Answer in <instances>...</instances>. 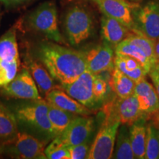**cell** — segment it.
<instances>
[{
	"label": "cell",
	"instance_id": "44dd1931",
	"mask_svg": "<svg viewBox=\"0 0 159 159\" xmlns=\"http://www.w3.org/2000/svg\"><path fill=\"white\" fill-rule=\"evenodd\" d=\"M115 54L128 55L134 57L142 64L148 74H149L153 66V64L151 63L144 50L138 45L132 43L127 39H125L115 47Z\"/></svg>",
	"mask_w": 159,
	"mask_h": 159
},
{
	"label": "cell",
	"instance_id": "4dcf8cb0",
	"mask_svg": "<svg viewBox=\"0 0 159 159\" xmlns=\"http://www.w3.org/2000/svg\"><path fill=\"white\" fill-rule=\"evenodd\" d=\"M70 159H84L88 158L89 153V142H85L81 144L68 147Z\"/></svg>",
	"mask_w": 159,
	"mask_h": 159
},
{
	"label": "cell",
	"instance_id": "9a60e30c",
	"mask_svg": "<svg viewBox=\"0 0 159 159\" xmlns=\"http://www.w3.org/2000/svg\"><path fill=\"white\" fill-rule=\"evenodd\" d=\"M46 100L63 110L80 116H89L92 113L91 109L77 102L61 89L51 90L46 95Z\"/></svg>",
	"mask_w": 159,
	"mask_h": 159
},
{
	"label": "cell",
	"instance_id": "e0dca14e",
	"mask_svg": "<svg viewBox=\"0 0 159 159\" xmlns=\"http://www.w3.org/2000/svg\"><path fill=\"white\" fill-rule=\"evenodd\" d=\"M130 30L116 19L103 15L101 19V35L105 42L116 46L130 34Z\"/></svg>",
	"mask_w": 159,
	"mask_h": 159
},
{
	"label": "cell",
	"instance_id": "4fadbf2b",
	"mask_svg": "<svg viewBox=\"0 0 159 159\" xmlns=\"http://www.w3.org/2000/svg\"><path fill=\"white\" fill-rule=\"evenodd\" d=\"M24 67L28 69L38 88L42 94L47 95L51 90L56 88L54 78L51 76L44 66L29 52L24 55Z\"/></svg>",
	"mask_w": 159,
	"mask_h": 159
},
{
	"label": "cell",
	"instance_id": "f546056e",
	"mask_svg": "<svg viewBox=\"0 0 159 159\" xmlns=\"http://www.w3.org/2000/svg\"><path fill=\"white\" fill-rule=\"evenodd\" d=\"M108 85L107 81L99 76V75H95L93 82V94L98 104L103 101L108 94Z\"/></svg>",
	"mask_w": 159,
	"mask_h": 159
},
{
	"label": "cell",
	"instance_id": "ac0fdd59",
	"mask_svg": "<svg viewBox=\"0 0 159 159\" xmlns=\"http://www.w3.org/2000/svg\"><path fill=\"white\" fill-rule=\"evenodd\" d=\"M114 67L134 80L136 83L145 79L148 75L144 67L137 60L128 55L115 54Z\"/></svg>",
	"mask_w": 159,
	"mask_h": 159
},
{
	"label": "cell",
	"instance_id": "8fae6325",
	"mask_svg": "<svg viewBox=\"0 0 159 159\" xmlns=\"http://www.w3.org/2000/svg\"><path fill=\"white\" fill-rule=\"evenodd\" d=\"M87 70L97 75L114 69V49L111 45L104 42L85 51Z\"/></svg>",
	"mask_w": 159,
	"mask_h": 159
},
{
	"label": "cell",
	"instance_id": "d4e9b609",
	"mask_svg": "<svg viewBox=\"0 0 159 159\" xmlns=\"http://www.w3.org/2000/svg\"><path fill=\"white\" fill-rule=\"evenodd\" d=\"M136 82L118 69H113L111 88L119 98H125L134 92Z\"/></svg>",
	"mask_w": 159,
	"mask_h": 159
},
{
	"label": "cell",
	"instance_id": "ffe728a7",
	"mask_svg": "<svg viewBox=\"0 0 159 159\" xmlns=\"http://www.w3.org/2000/svg\"><path fill=\"white\" fill-rule=\"evenodd\" d=\"M18 133L14 114L5 102L0 101V144L13 139Z\"/></svg>",
	"mask_w": 159,
	"mask_h": 159
},
{
	"label": "cell",
	"instance_id": "2e32d148",
	"mask_svg": "<svg viewBox=\"0 0 159 159\" xmlns=\"http://www.w3.org/2000/svg\"><path fill=\"white\" fill-rule=\"evenodd\" d=\"M114 108V116L119 119L121 124L128 126H130L144 115L139 108L138 100L134 94L125 98H119Z\"/></svg>",
	"mask_w": 159,
	"mask_h": 159
},
{
	"label": "cell",
	"instance_id": "cb8c5ba5",
	"mask_svg": "<svg viewBox=\"0 0 159 159\" xmlns=\"http://www.w3.org/2000/svg\"><path fill=\"white\" fill-rule=\"evenodd\" d=\"M0 60L7 61L20 60L16 32L14 27L10 29L0 37Z\"/></svg>",
	"mask_w": 159,
	"mask_h": 159
},
{
	"label": "cell",
	"instance_id": "603a6c76",
	"mask_svg": "<svg viewBox=\"0 0 159 159\" xmlns=\"http://www.w3.org/2000/svg\"><path fill=\"white\" fill-rule=\"evenodd\" d=\"M47 107H48L49 122L57 136L63 133L71 122V121L77 116H78L63 110L48 102H47Z\"/></svg>",
	"mask_w": 159,
	"mask_h": 159
},
{
	"label": "cell",
	"instance_id": "7c38bea8",
	"mask_svg": "<svg viewBox=\"0 0 159 159\" xmlns=\"http://www.w3.org/2000/svg\"><path fill=\"white\" fill-rule=\"evenodd\" d=\"M94 128V119L89 116H77L58 136L66 147L88 142Z\"/></svg>",
	"mask_w": 159,
	"mask_h": 159
},
{
	"label": "cell",
	"instance_id": "277c9868",
	"mask_svg": "<svg viewBox=\"0 0 159 159\" xmlns=\"http://www.w3.org/2000/svg\"><path fill=\"white\" fill-rule=\"evenodd\" d=\"M63 27L69 43L77 47L86 41L92 34V17L84 7L75 5L66 13Z\"/></svg>",
	"mask_w": 159,
	"mask_h": 159
},
{
	"label": "cell",
	"instance_id": "1f68e13d",
	"mask_svg": "<svg viewBox=\"0 0 159 159\" xmlns=\"http://www.w3.org/2000/svg\"><path fill=\"white\" fill-rule=\"evenodd\" d=\"M30 1L32 0H0V2L6 7H15Z\"/></svg>",
	"mask_w": 159,
	"mask_h": 159
},
{
	"label": "cell",
	"instance_id": "f1b7e54d",
	"mask_svg": "<svg viewBox=\"0 0 159 159\" xmlns=\"http://www.w3.org/2000/svg\"><path fill=\"white\" fill-rule=\"evenodd\" d=\"M20 66V60L7 61L0 60V88L12 81L16 76Z\"/></svg>",
	"mask_w": 159,
	"mask_h": 159
},
{
	"label": "cell",
	"instance_id": "30bf717a",
	"mask_svg": "<svg viewBox=\"0 0 159 159\" xmlns=\"http://www.w3.org/2000/svg\"><path fill=\"white\" fill-rule=\"evenodd\" d=\"M107 16L114 18L133 32L136 33V27L133 10L139 5L128 0H91Z\"/></svg>",
	"mask_w": 159,
	"mask_h": 159
},
{
	"label": "cell",
	"instance_id": "7a4b0ae2",
	"mask_svg": "<svg viewBox=\"0 0 159 159\" xmlns=\"http://www.w3.org/2000/svg\"><path fill=\"white\" fill-rule=\"evenodd\" d=\"M5 104L14 114L19 132L30 135L47 144L57 136L49 122L47 100L41 97L16 99Z\"/></svg>",
	"mask_w": 159,
	"mask_h": 159
},
{
	"label": "cell",
	"instance_id": "ba28073f",
	"mask_svg": "<svg viewBox=\"0 0 159 159\" xmlns=\"http://www.w3.org/2000/svg\"><path fill=\"white\" fill-rule=\"evenodd\" d=\"M0 94L9 98L33 99L41 98L36 83L25 67L8 84L1 87Z\"/></svg>",
	"mask_w": 159,
	"mask_h": 159
},
{
	"label": "cell",
	"instance_id": "4316f807",
	"mask_svg": "<svg viewBox=\"0 0 159 159\" xmlns=\"http://www.w3.org/2000/svg\"><path fill=\"white\" fill-rule=\"evenodd\" d=\"M44 153L47 158L49 159H70L68 147L66 146L57 136L45 148Z\"/></svg>",
	"mask_w": 159,
	"mask_h": 159
},
{
	"label": "cell",
	"instance_id": "5bb4252c",
	"mask_svg": "<svg viewBox=\"0 0 159 159\" xmlns=\"http://www.w3.org/2000/svg\"><path fill=\"white\" fill-rule=\"evenodd\" d=\"M134 94L143 114H151L158 112L159 96L155 86L148 81L143 79L136 83Z\"/></svg>",
	"mask_w": 159,
	"mask_h": 159
},
{
	"label": "cell",
	"instance_id": "8992f818",
	"mask_svg": "<svg viewBox=\"0 0 159 159\" xmlns=\"http://www.w3.org/2000/svg\"><path fill=\"white\" fill-rule=\"evenodd\" d=\"M121 125L114 115L108 114L91 146L89 159H109L114 153L117 133Z\"/></svg>",
	"mask_w": 159,
	"mask_h": 159
},
{
	"label": "cell",
	"instance_id": "6da1fadb",
	"mask_svg": "<svg viewBox=\"0 0 159 159\" xmlns=\"http://www.w3.org/2000/svg\"><path fill=\"white\" fill-rule=\"evenodd\" d=\"M29 53L42 63L51 76L61 85L72 82L87 70L84 52L54 41H42L35 43Z\"/></svg>",
	"mask_w": 159,
	"mask_h": 159
},
{
	"label": "cell",
	"instance_id": "3957f363",
	"mask_svg": "<svg viewBox=\"0 0 159 159\" xmlns=\"http://www.w3.org/2000/svg\"><path fill=\"white\" fill-rule=\"evenodd\" d=\"M25 22L30 30L43 35L47 39L60 44L66 43L59 30L57 7L52 2L39 5L27 16Z\"/></svg>",
	"mask_w": 159,
	"mask_h": 159
},
{
	"label": "cell",
	"instance_id": "d6986e66",
	"mask_svg": "<svg viewBox=\"0 0 159 159\" xmlns=\"http://www.w3.org/2000/svg\"><path fill=\"white\" fill-rule=\"evenodd\" d=\"M129 130L131 146L135 158L137 159L145 158L147 125L144 117L138 119L131 125Z\"/></svg>",
	"mask_w": 159,
	"mask_h": 159
},
{
	"label": "cell",
	"instance_id": "5b68a950",
	"mask_svg": "<svg viewBox=\"0 0 159 159\" xmlns=\"http://www.w3.org/2000/svg\"><path fill=\"white\" fill-rule=\"evenodd\" d=\"M47 144L25 133H18L14 139L0 144V157L18 159H46Z\"/></svg>",
	"mask_w": 159,
	"mask_h": 159
},
{
	"label": "cell",
	"instance_id": "52a82bcc",
	"mask_svg": "<svg viewBox=\"0 0 159 159\" xmlns=\"http://www.w3.org/2000/svg\"><path fill=\"white\" fill-rule=\"evenodd\" d=\"M136 33L152 40L159 39V2L150 1L133 10Z\"/></svg>",
	"mask_w": 159,
	"mask_h": 159
},
{
	"label": "cell",
	"instance_id": "e575fe53",
	"mask_svg": "<svg viewBox=\"0 0 159 159\" xmlns=\"http://www.w3.org/2000/svg\"><path fill=\"white\" fill-rule=\"evenodd\" d=\"M152 69L156 71V72L157 73V75H158L159 76V60H157L156 62L155 63L153 66H152Z\"/></svg>",
	"mask_w": 159,
	"mask_h": 159
},
{
	"label": "cell",
	"instance_id": "d590c367",
	"mask_svg": "<svg viewBox=\"0 0 159 159\" xmlns=\"http://www.w3.org/2000/svg\"><path fill=\"white\" fill-rule=\"evenodd\" d=\"M128 1H130V2H139L142 1V0H128Z\"/></svg>",
	"mask_w": 159,
	"mask_h": 159
},
{
	"label": "cell",
	"instance_id": "7402d4cb",
	"mask_svg": "<svg viewBox=\"0 0 159 159\" xmlns=\"http://www.w3.org/2000/svg\"><path fill=\"white\" fill-rule=\"evenodd\" d=\"M112 158L116 159L136 158L131 146L130 130L128 128V125L124 124L119 125Z\"/></svg>",
	"mask_w": 159,
	"mask_h": 159
},
{
	"label": "cell",
	"instance_id": "8d00e7d4",
	"mask_svg": "<svg viewBox=\"0 0 159 159\" xmlns=\"http://www.w3.org/2000/svg\"><path fill=\"white\" fill-rule=\"evenodd\" d=\"M1 16H2V13H1V8H0V19H1Z\"/></svg>",
	"mask_w": 159,
	"mask_h": 159
},
{
	"label": "cell",
	"instance_id": "9c48e42d",
	"mask_svg": "<svg viewBox=\"0 0 159 159\" xmlns=\"http://www.w3.org/2000/svg\"><path fill=\"white\" fill-rule=\"evenodd\" d=\"M95 75L86 70L72 82L61 84L60 88L77 102L89 109H93L98 104L93 94V82Z\"/></svg>",
	"mask_w": 159,
	"mask_h": 159
},
{
	"label": "cell",
	"instance_id": "836d02e7",
	"mask_svg": "<svg viewBox=\"0 0 159 159\" xmlns=\"http://www.w3.org/2000/svg\"><path fill=\"white\" fill-rule=\"evenodd\" d=\"M154 51L157 61L159 60V39L154 40Z\"/></svg>",
	"mask_w": 159,
	"mask_h": 159
},
{
	"label": "cell",
	"instance_id": "83f0119b",
	"mask_svg": "<svg viewBox=\"0 0 159 159\" xmlns=\"http://www.w3.org/2000/svg\"><path fill=\"white\" fill-rule=\"evenodd\" d=\"M125 39L140 47L148 55L151 63L153 65L155 64L156 62V57L154 51V40L149 39L142 34H137L134 33H130Z\"/></svg>",
	"mask_w": 159,
	"mask_h": 159
},
{
	"label": "cell",
	"instance_id": "d6a6232c",
	"mask_svg": "<svg viewBox=\"0 0 159 159\" xmlns=\"http://www.w3.org/2000/svg\"><path fill=\"white\" fill-rule=\"evenodd\" d=\"M149 75L152 79V82L154 83V86L156 88L157 92H158V94L159 96V76L157 75V73L152 69H151L150 72H149Z\"/></svg>",
	"mask_w": 159,
	"mask_h": 159
},
{
	"label": "cell",
	"instance_id": "484cf974",
	"mask_svg": "<svg viewBox=\"0 0 159 159\" xmlns=\"http://www.w3.org/2000/svg\"><path fill=\"white\" fill-rule=\"evenodd\" d=\"M145 158H159V129L154 124L147 125Z\"/></svg>",
	"mask_w": 159,
	"mask_h": 159
}]
</instances>
